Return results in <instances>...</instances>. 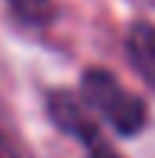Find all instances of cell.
Returning <instances> with one entry per match:
<instances>
[{"mask_svg": "<svg viewBox=\"0 0 155 158\" xmlns=\"http://www.w3.org/2000/svg\"><path fill=\"white\" fill-rule=\"evenodd\" d=\"M126 61L139 74V81L155 90V23L152 19H132L126 29Z\"/></svg>", "mask_w": 155, "mask_h": 158, "instance_id": "3957f363", "label": "cell"}, {"mask_svg": "<svg viewBox=\"0 0 155 158\" xmlns=\"http://www.w3.org/2000/svg\"><path fill=\"white\" fill-rule=\"evenodd\" d=\"M78 97L116 139H136L152 123V110L107 64H87L78 77Z\"/></svg>", "mask_w": 155, "mask_h": 158, "instance_id": "6da1fadb", "label": "cell"}, {"mask_svg": "<svg viewBox=\"0 0 155 158\" xmlns=\"http://www.w3.org/2000/svg\"><path fill=\"white\" fill-rule=\"evenodd\" d=\"M42 100H45V116L52 119V126L68 139H74L87 158H126L103 132V123L84 106L78 94H71L68 87H48Z\"/></svg>", "mask_w": 155, "mask_h": 158, "instance_id": "7a4b0ae2", "label": "cell"}, {"mask_svg": "<svg viewBox=\"0 0 155 158\" xmlns=\"http://www.w3.org/2000/svg\"><path fill=\"white\" fill-rule=\"evenodd\" d=\"M0 158H32L29 145L23 142V135L13 129V123L0 113Z\"/></svg>", "mask_w": 155, "mask_h": 158, "instance_id": "5b68a950", "label": "cell"}, {"mask_svg": "<svg viewBox=\"0 0 155 158\" xmlns=\"http://www.w3.org/2000/svg\"><path fill=\"white\" fill-rule=\"evenodd\" d=\"M13 19L29 29H45L55 19V0H6Z\"/></svg>", "mask_w": 155, "mask_h": 158, "instance_id": "277c9868", "label": "cell"}]
</instances>
